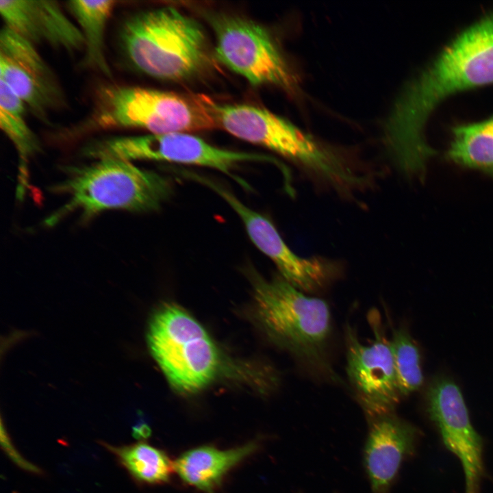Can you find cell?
I'll use <instances>...</instances> for the list:
<instances>
[{
	"mask_svg": "<svg viewBox=\"0 0 493 493\" xmlns=\"http://www.w3.org/2000/svg\"><path fill=\"white\" fill-rule=\"evenodd\" d=\"M136 479L149 483L167 481L174 471L173 462L162 451L140 442L114 446L105 444Z\"/></svg>",
	"mask_w": 493,
	"mask_h": 493,
	"instance_id": "cell-20",
	"label": "cell"
},
{
	"mask_svg": "<svg viewBox=\"0 0 493 493\" xmlns=\"http://www.w3.org/2000/svg\"><path fill=\"white\" fill-rule=\"evenodd\" d=\"M390 342L400 394L405 396L423 383L420 351L408 331L403 327L393 329Z\"/></svg>",
	"mask_w": 493,
	"mask_h": 493,
	"instance_id": "cell-21",
	"label": "cell"
},
{
	"mask_svg": "<svg viewBox=\"0 0 493 493\" xmlns=\"http://www.w3.org/2000/svg\"><path fill=\"white\" fill-rule=\"evenodd\" d=\"M493 84V11L464 29L409 82L385 125L390 152L418 162L433 152L425 128L435 109L456 93Z\"/></svg>",
	"mask_w": 493,
	"mask_h": 493,
	"instance_id": "cell-1",
	"label": "cell"
},
{
	"mask_svg": "<svg viewBox=\"0 0 493 493\" xmlns=\"http://www.w3.org/2000/svg\"><path fill=\"white\" fill-rule=\"evenodd\" d=\"M425 405L444 444L461 462L465 493H479L485 474L483 440L470 422L459 388L451 379L437 376L427 388Z\"/></svg>",
	"mask_w": 493,
	"mask_h": 493,
	"instance_id": "cell-11",
	"label": "cell"
},
{
	"mask_svg": "<svg viewBox=\"0 0 493 493\" xmlns=\"http://www.w3.org/2000/svg\"><path fill=\"white\" fill-rule=\"evenodd\" d=\"M374 334L370 345L360 342L347 325L345 332L346 374L356 399L368 419L394 412L401 397L390 342L377 311L368 314Z\"/></svg>",
	"mask_w": 493,
	"mask_h": 493,
	"instance_id": "cell-10",
	"label": "cell"
},
{
	"mask_svg": "<svg viewBox=\"0 0 493 493\" xmlns=\"http://www.w3.org/2000/svg\"><path fill=\"white\" fill-rule=\"evenodd\" d=\"M1 444L5 448L6 453L8 454V455L10 457L11 459L15 462L18 466H21L22 468L25 469L27 470L33 472H39V469L30 464L29 462H27L26 459H25L20 453H18V451L15 449L14 446H13L12 443L11 442L9 436L8 435L7 433L4 431V428L1 427Z\"/></svg>",
	"mask_w": 493,
	"mask_h": 493,
	"instance_id": "cell-22",
	"label": "cell"
},
{
	"mask_svg": "<svg viewBox=\"0 0 493 493\" xmlns=\"http://www.w3.org/2000/svg\"><path fill=\"white\" fill-rule=\"evenodd\" d=\"M84 154L97 160H157L208 167L246 188L245 181L232 173L236 166L247 162L272 161L266 155L216 147L186 132L105 138L87 145Z\"/></svg>",
	"mask_w": 493,
	"mask_h": 493,
	"instance_id": "cell-8",
	"label": "cell"
},
{
	"mask_svg": "<svg viewBox=\"0 0 493 493\" xmlns=\"http://www.w3.org/2000/svg\"><path fill=\"white\" fill-rule=\"evenodd\" d=\"M0 13L4 26L34 45L45 43L68 52L84 49L78 25L55 1L1 0Z\"/></svg>",
	"mask_w": 493,
	"mask_h": 493,
	"instance_id": "cell-15",
	"label": "cell"
},
{
	"mask_svg": "<svg viewBox=\"0 0 493 493\" xmlns=\"http://www.w3.org/2000/svg\"><path fill=\"white\" fill-rule=\"evenodd\" d=\"M254 292L258 316L272 339L312 375L339 383L328 355L332 324L327 303L307 296L281 276H256Z\"/></svg>",
	"mask_w": 493,
	"mask_h": 493,
	"instance_id": "cell-3",
	"label": "cell"
},
{
	"mask_svg": "<svg viewBox=\"0 0 493 493\" xmlns=\"http://www.w3.org/2000/svg\"><path fill=\"white\" fill-rule=\"evenodd\" d=\"M121 49L137 70L151 77L180 81L194 77L210 62L201 25L174 7L138 12L119 32Z\"/></svg>",
	"mask_w": 493,
	"mask_h": 493,
	"instance_id": "cell-2",
	"label": "cell"
},
{
	"mask_svg": "<svg viewBox=\"0 0 493 493\" xmlns=\"http://www.w3.org/2000/svg\"><path fill=\"white\" fill-rule=\"evenodd\" d=\"M368 420L364 464L371 493H390L403 462L414 454L421 431L394 412Z\"/></svg>",
	"mask_w": 493,
	"mask_h": 493,
	"instance_id": "cell-14",
	"label": "cell"
},
{
	"mask_svg": "<svg viewBox=\"0 0 493 493\" xmlns=\"http://www.w3.org/2000/svg\"><path fill=\"white\" fill-rule=\"evenodd\" d=\"M90 126L140 129L149 134L188 132L216 126L204 95L187 98L160 90L107 85L96 93Z\"/></svg>",
	"mask_w": 493,
	"mask_h": 493,
	"instance_id": "cell-6",
	"label": "cell"
},
{
	"mask_svg": "<svg viewBox=\"0 0 493 493\" xmlns=\"http://www.w3.org/2000/svg\"><path fill=\"white\" fill-rule=\"evenodd\" d=\"M216 122L228 133L300 164L340 190L361 186L364 177L339 153L289 121L258 106L220 104L207 97Z\"/></svg>",
	"mask_w": 493,
	"mask_h": 493,
	"instance_id": "cell-4",
	"label": "cell"
},
{
	"mask_svg": "<svg viewBox=\"0 0 493 493\" xmlns=\"http://www.w3.org/2000/svg\"><path fill=\"white\" fill-rule=\"evenodd\" d=\"M0 80L45 123L65 104L58 79L35 45L5 26L0 32Z\"/></svg>",
	"mask_w": 493,
	"mask_h": 493,
	"instance_id": "cell-13",
	"label": "cell"
},
{
	"mask_svg": "<svg viewBox=\"0 0 493 493\" xmlns=\"http://www.w3.org/2000/svg\"><path fill=\"white\" fill-rule=\"evenodd\" d=\"M196 180L218 193L236 212L253 243L268 257L281 276L303 292H314L328 285L336 276V266L322 257H303L286 244L270 220L251 209L223 186L197 175Z\"/></svg>",
	"mask_w": 493,
	"mask_h": 493,
	"instance_id": "cell-12",
	"label": "cell"
},
{
	"mask_svg": "<svg viewBox=\"0 0 493 493\" xmlns=\"http://www.w3.org/2000/svg\"><path fill=\"white\" fill-rule=\"evenodd\" d=\"M55 189L68 201L47 219L48 225L75 211L86 218L110 210L153 211L170 197L173 187L167 177L130 161L104 158L71 168Z\"/></svg>",
	"mask_w": 493,
	"mask_h": 493,
	"instance_id": "cell-5",
	"label": "cell"
},
{
	"mask_svg": "<svg viewBox=\"0 0 493 493\" xmlns=\"http://www.w3.org/2000/svg\"><path fill=\"white\" fill-rule=\"evenodd\" d=\"M116 3L113 0L68 2V8L77 21L84 37V64L108 77L112 76V71L105 55V35Z\"/></svg>",
	"mask_w": 493,
	"mask_h": 493,
	"instance_id": "cell-18",
	"label": "cell"
},
{
	"mask_svg": "<svg viewBox=\"0 0 493 493\" xmlns=\"http://www.w3.org/2000/svg\"><path fill=\"white\" fill-rule=\"evenodd\" d=\"M150 351L170 385L190 394L210 383L220 364L218 351L204 328L184 309L165 304L152 317Z\"/></svg>",
	"mask_w": 493,
	"mask_h": 493,
	"instance_id": "cell-7",
	"label": "cell"
},
{
	"mask_svg": "<svg viewBox=\"0 0 493 493\" xmlns=\"http://www.w3.org/2000/svg\"><path fill=\"white\" fill-rule=\"evenodd\" d=\"M257 444L250 442L228 450L203 446L189 450L173 462L174 471L189 485L212 492L232 468L254 453Z\"/></svg>",
	"mask_w": 493,
	"mask_h": 493,
	"instance_id": "cell-16",
	"label": "cell"
},
{
	"mask_svg": "<svg viewBox=\"0 0 493 493\" xmlns=\"http://www.w3.org/2000/svg\"><path fill=\"white\" fill-rule=\"evenodd\" d=\"M216 37L215 54L228 68L252 85H274L286 90L296 81L268 31L247 18L229 14L211 20Z\"/></svg>",
	"mask_w": 493,
	"mask_h": 493,
	"instance_id": "cell-9",
	"label": "cell"
},
{
	"mask_svg": "<svg viewBox=\"0 0 493 493\" xmlns=\"http://www.w3.org/2000/svg\"><path fill=\"white\" fill-rule=\"evenodd\" d=\"M25 104L0 80V127L18 156L17 195L22 198L28 188V164L40 150V141L25 119Z\"/></svg>",
	"mask_w": 493,
	"mask_h": 493,
	"instance_id": "cell-17",
	"label": "cell"
},
{
	"mask_svg": "<svg viewBox=\"0 0 493 493\" xmlns=\"http://www.w3.org/2000/svg\"><path fill=\"white\" fill-rule=\"evenodd\" d=\"M451 133L447 159L459 166L493 177V116L456 125Z\"/></svg>",
	"mask_w": 493,
	"mask_h": 493,
	"instance_id": "cell-19",
	"label": "cell"
}]
</instances>
